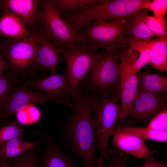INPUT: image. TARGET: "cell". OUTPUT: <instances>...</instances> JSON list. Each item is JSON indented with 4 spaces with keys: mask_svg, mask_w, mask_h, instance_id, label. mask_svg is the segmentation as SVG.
I'll return each instance as SVG.
<instances>
[{
    "mask_svg": "<svg viewBox=\"0 0 167 167\" xmlns=\"http://www.w3.org/2000/svg\"><path fill=\"white\" fill-rule=\"evenodd\" d=\"M92 95L78 87L69 108L71 115L61 124L62 141L77 156L83 167H97L95 131L92 122Z\"/></svg>",
    "mask_w": 167,
    "mask_h": 167,
    "instance_id": "6da1fadb",
    "label": "cell"
},
{
    "mask_svg": "<svg viewBox=\"0 0 167 167\" xmlns=\"http://www.w3.org/2000/svg\"><path fill=\"white\" fill-rule=\"evenodd\" d=\"M92 95V122L96 145L100 153L97 167H103L105 161H109L111 159L108 146L111 137L117 129L116 125L121 118V106L118 101V94Z\"/></svg>",
    "mask_w": 167,
    "mask_h": 167,
    "instance_id": "7a4b0ae2",
    "label": "cell"
},
{
    "mask_svg": "<svg viewBox=\"0 0 167 167\" xmlns=\"http://www.w3.org/2000/svg\"><path fill=\"white\" fill-rule=\"evenodd\" d=\"M150 1L100 0L96 3L85 5L77 11L65 15V19L79 34L92 21L124 19L143 10L142 7Z\"/></svg>",
    "mask_w": 167,
    "mask_h": 167,
    "instance_id": "3957f363",
    "label": "cell"
},
{
    "mask_svg": "<svg viewBox=\"0 0 167 167\" xmlns=\"http://www.w3.org/2000/svg\"><path fill=\"white\" fill-rule=\"evenodd\" d=\"M126 25L123 19L92 21L81 32L84 43L97 51L100 49L115 53L124 50L128 45Z\"/></svg>",
    "mask_w": 167,
    "mask_h": 167,
    "instance_id": "277c9868",
    "label": "cell"
},
{
    "mask_svg": "<svg viewBox=\"0 0 167 167\" xmlns=\"http://www.w3.org/2000/svg\"><path fill=\"white\" fill-rule=\"evenodd\" d=\"M117 58L114 53L103 50L78 87L92 95L113 96L120 91V78Z\"/></svg>",
    "mask_w": 167,
    "mask_h": 167,
    "instance_id": "5b68a950",
    "label": "cell"
},
{
    "mask_svg": "<svg viewBox=\"0 0 167 167\" xmlns=\"http://www.w3.org/2000/svg\"><path fill=\"white\" fill-rule=\"evenodd\" d=\"M40 25L29 37L22 39L4 37L0 42L7 67L11 71L25 72L37 68L36 62Z\"/></svg>",
    "mask_w": 167,
    "mask_h": 167,
    "instance_id": "8992f818",
    "label": "cell"
},
{
    "mask_svg": "<svg viewBox=\"0 0 167 167\" xmlns=\"http://www.w3.org/2000/svg\"><path fill=\"white\" fill-rule=\"evenodd\" d=\"M39 24L50 41L59 49L84 43L82 33L77 34L63 18L51 0H41Z\"/></svg>",
    "mask_w": 167,
    "mask_h": 167,
    "instance_id": "52a82bcc",
    "label": "cell"
},
{
    "mask_svg": "<svg viewBox=\"0 0 167 167\" xmlns=\"http://www.w3.org/2000/svg\"><path fill=\"white\" fill-rule=\"evenodd\" d=\"M57 49L66 63L69 92L73 98L79 83L95 64L99 53L85 44Z\"/></svg>",
    "mask_w": 167,
    "mask_h": 167,
    "instance_id": "ba28073f",
    "label": "cell"
},
{
    "mask_svg": "<svg viewBox=\"0 0 167 167\" xmlns=\"http://www.w3.org/2000/svg\"><path fill=\"white\" fill-rule=\"evenodd\" d=\"M166 94L147 91L138 84L133 109L129 116L132 123L146 122L167 108Z\"/></svg>",
    "mask_w": 167,
    "mask_h": 167,
    "instance_id": "9c48e42d",
    "label": "cell"
},
{
    "mask_svg": "<svg viewBox=\"0 0 167 167\" xmlns=\"http://www.w3.org/2000/svg\"><path fill=\"white\" fill-rule=\"evenodd\" d=\"M52 103L55 104L54 101L43 92L21 85L12 92L0 108V118L6 119L30 105Z\"/></svg>",
    "mask_w": 167,
    "mask_h": 167,
    "instance_id": "30bf717a",
    "label": "cell"
},
{
    "mask_svg": "<svg viewBox=\"0 0 167 167\" xmlns=\"http://www.w3.org/2000/svg\"><path fill=\"white\" fill-rule=\"evenodd\" d=\"M68 81L65 71L60 74H52L43 78L27 80L24 84L45 93L53 99L56 104H65L69 108L72 98L69 92Z\"/></svg>",
    "mask_w": 167,
    "mask_h": 167,
    "instance_id": "8fae6325",
    "label": "cell"
},
{
    "mask_svg": "<svg viewBox=\"0 0 167 167\" xmlns=\"http://www.w3.org/2000/svg\"><path fill=\"white\" fill-rule=\"evenodd\" d=\"M41 0H0L1 13L11 12L19 17L31 32L39 25Z\"/></svg>",
    "mask_w": 167,
    "mask_h": 167,
    "instance_id": "7c38bea8",
    "label": "cell"
},
{
    "mask_svg": "<svg viewBox=\"0 0 167 167\" xmlns=\"http://www.w3.org/2000/svg\"><path fill=\"white\" fill-rule=\"evenodd\" d=\"M39 140L44 148L41 167H83L75 155L64 151L50 135L42 134Z\"/></svg>",
    "mask_w": 167,
    "mask_h": 167,
    "instance_id": "4fadbf2b",
    "label": "cell"
},
{
    "mask_svg": "<svg viewBox=\"0 0 167 167\" xmlns=\"http://www.w3.org/2000/svg\"><path fill=\"white\" fill-rule=\"evenodd\" d=\"M57 49L50 41L45 29L40 25L36 56L37 68L42 71L50 69L52 74H56L58 64L63 60L59 56Z\"/></svg>",
    "mask_w": 167,
    "mask_h": 167,
    "instance_id": "5bb4252c",
    "label": "cell"
},
{
    "mask_svg": "<svg viewBox=\"0 0 167 167\" xmlns=\"http://www.w3.org/2000/svg\"><path fill=\"white\" fill-rule=\"evenodd\" d=\"M112 143L117 149L126 154L139 158H147L158 152L150 149L143 140L136 136L122 133L117 128L113 135Z\"/></svg>",
    "mask_w": 167,
    "mask_h": 167,
    "instance_id": "9a60e30c",
    "label": "cell"
},
{
    "mask_svg": "<svg viewBox=\"0 0 167 167\" xmlns=\"http://www.w3.org/2000/svg\"><path fill=\"white\" fill-rule=\"evenodd\" d=\"M0 18V36L22 39L30 36L31 32L22 20L13 13L4 12Z\"/></svg>",
    "mask_w": 167,
    "mask_h": 167,
    "instance_id": "2e32d148",
    "label": "cell"
},
{
    "mask_svg": "<svg viewBox=\"0 0 167 167\" xmlns=\"http://www.w3.org/2000/svg\"><path fill=\"white\" fill-rule=\"evenodd\" d=\"M148 11V9L140 10L124 19L126 22V36L128 41L152 40L153 36L144 20V15Z\"/></svg>",
    "mask_w": 167,
    "mask_h": 167,
    "instance_id": "e0dca14e",
    "label": "cell"
},
{
    "mask_svg": "<svg viewBox=\"0 0 167 167\" xmlns=\"http://www.w3.org/2000/svg\"><path fill=\"white\" fill-rule=\"evenodd\" d=\"M138 84L136 74H134L127 78L120 88L122 110L118 128L121 127L123 121L132 113Z\"/></svg>",
    "mask_w": 167,
    "mask_h": 167,
    "instance_id": "ac0fdd59",
    "label": "cell"
},
{
    "mask_svg": "<svg viewBox=\"0 0 167 167\" xmlns=\"http://www.w3.org/2000/svg\"><path fill=\"white\" fill-rule=\"evenodd\" d=\"M136 75L138 84L144 90L154 93H167L166 77L158 74H151L148 71Z\"/></svg>",
    "mask_w": 167,
    "mask_h": 167,
    "instance_id": "d6986e66",
    "label": "cell"
},
{
    "mask_svg": "<svg viewBox=\"0 0 167 167\" xmlns=\"http://www.w3.org/2000/svg\"><path fill=\"white\" fill-rule=\"evenodd\" d=\"M152 56L149 64L161 72L167 71V37L152 40Z\"/></svg>",
    "mask_w": 167,
    "mask_h": 167,
    "instance_id": "ffe728a7",
    "label": "cell"
},
{
    "mask_svg": "<svg viewBox=\"0 0 167 167\" xmlns=\"http://www.w3.org/2000/svg\"><path fill=\"white\" fill-rule=\"evenodd\" d=\"M152 40L149 41L128 40L129 47L139 53L132 67L131 74H136L143 66L149 63L152 56Z\"/></svg>",
    "mask_w": 167,
    "mask_h": 167,
    "instance_id": "44dd1931",
    "label": "cell"
},
{
    "mask_svg": "<svg viewBox=\"0 0 167 167\" xmlns=\"http://www.w3.org/2000/svg\"><path fill=\"white\" fill-rule=\"evenodd\" d=\"M122 50L114 53L117 60L121 62L118 65L120 78V88L126 79L131 74L132 67L139 53L129 47Z\"/></svg>",
    "mask_w": 167,
    "mask_h": 167,
    "instance_id": "7402d4cb",
    "label": "cell"
},
{
    "mask_svg": "<svg viewBox=\"0 0 167 167\" xmlns=\"http://www.w3.org/2000/svg\"><path fill=\"white\" fill-rule=\"evenodd\" d=\"M41 144L39 140L28 142L19 138L11 140L0 147L1 157L4 158L15 157L25 151Z\"/></svg>",
    "mask_w": 167,
    "mask_h": 167,
    "instance_id": "603a6c76",
    "label": "cell"
},
{
    "mask_svg": "<svg viewBox=\"0 0 167 167\" xmlns=\"http://www.w3.org/2000/svg\"><path fill=\"white\" fill-rule=\"evenodd\" d=\"M120 132L139 137L143 140L148 139L160 142L167 141V130H158L146 127L129 126L118 128Z\"/></svg>",
    "mask_w": 167,
    "mask_h": 167,
    "instance_id": "cb8c5ba5",
    "label": "cell"
},
{
    "mask_svg": "<svg viewBox=\"0 0 167 167\" xmlns=\"http://www.w3.org/2000/svg\"><path fill=\"white\" fill-rule=\"evenodd\" d=\"M144 20L153 36L160 39L167 37V22L164 16L155 17L150 15L148 11L144 15Z\"/></svg>",
    "mask_w": 167,
    "mask_h": 167,
    "instance_id": "d4e9b609",
    "label": "cell"
},
{
    "mask_svg": "<svg viewBox=\"0 0 167 167\" xmlns=\"http://www.w3.org/2000/svg\"><path fill=\"white\" fill-rule=\"evenodd\" d=\"M62 15L78 11L84 6L96 3L100 0H51Z\"/></svg>",
    "mask_w": 167,
    "mask_h": 167,
    "instance_id": "484cf974",
    "label": "cell"
},
{
    "mask_svg": "<svg viewBox=\"0 0 167 167\" xmlns=\"http://www.w3.org/2000/svg\"><path fill=\"white\" fill-rule=\"evenodd\" d=\"M18 82L16 74L13 71L0 75V108L6 102Z\"/></svg>",
    "mask_w": 167,
    "mask_h": 167,
    "instance_id": "4316f807",
    "label": "cell"
},
{
    "mask_svg": "<svg viewBox=\"0 0 167 167\" xmlns=\"http://www.w3.org/2000/svg\"><path fill=\"white\" fill-rule=\"evenodd\" d=\"M36 146L11 158L12 161H10L11 167H35L38 153Z\"/></svg>",
    "mask_w": 167,
    "mask_h": 167,
    "instance_id": "83f0119b",
    "label": "cell"
},
{
    "mask_svg": "<svg viewBox=\"0 0 167 167\" xmlns=\"http://www.w3.org/2000/svg\"><path fill=\"white\" fill-rule=\"evenodd\" d=\"M24 130L18 123L12 122L0 129V144L1 145L13 139L23 138Z\"/></svg>",
    "mask_w": 167,
    "mask_h": 167,
    "instance_id": "f1b7e54d",
    "label": "cell"
},
{
    "mask_svg": "<svg viewBox=\"0 0 167 167\" xmlns=\"http://www.w3.org/2000/svg\"><path fill=\"white\" fill-rule=\"evenodd\" d=\"M16 113L18 121L23 123L28 122H35L40 116L39 111L34 105L28 106L19 111Z\"/></svg>",
    "mask_w": 167,
    "mask_h": 167,
    "instance_id": "f546056e",
    "label": "cell"
},
{
    "mask_svg": "<svg viewBox=\"0 0 167 167\" xmlns=\"http://www.w3.org/2000/svg\"><path fill=\"white\" fill-rule=\"evenodd\" d=\"M109 153L110 160L103 167H127L129 158L122 152L113 150L111 148Z\"/></svg>",
    "mask_w": 167,
    "mask_h": 167,
    "instance_id": "4dcf8cb0",
    "label": "cell"
},
{
    "mask_svg": "<svg viewBox=\"0 0 167 167\" xmlns=\"http://www.w3.org/2000/svg\"><path fill=\"white\" fill-rule=\"evenodd\" d=\"M146 127L155 130H167V108L153 117Z\"/></svg>",
    "mask_w": 167,
    "mask_h": 167,
    "instance_id": "1f68e13d",
    "label": "cell"
},
{
    "mask_svg": "<svg viewBox=\"0 0 167 167\" xmlns=\"http://www.w3.org/2000/svg\"><path fill=\"white\" fill-rule=\"evenodd\" d=\"M142 9L150 10L155 17L164 16L167 10V0H151L142 7Z\"/></svg>",
    "mask_w": 167,
    "mask_h": 167,
    "instance_id": "d6a6232c",
    "label": "cell"
},
{
    "mask_svg": "<svg viewBox=\"0 0 167 167\" xmlns=\"http://www.w3.org/2000/svg\"><path fill=\"white\" fill-rule=\"evenodd\" d=\"M136 167H167V164L156 161L152 155H150L147 158L143 164Z\"/></svg>",
    "mask_w": 167,
    "mask_h": 167,
    "instance_id": "836d02e7",
    "label": "cell"
},
{
    "mask_svg": "<svg viewBox=\"0 0 167 167\" xmlns=\"http://www.w3.org/2000/svg\"><path fill=\"white\" fill-rule=\"evenodd\" d=\"M3 54L0 52V75L2 74L4 70L7 68Z\"/></svg>",
    "mask_w": 167,
    "mask_h": 167,
    "instance_id": "e575fe53",
    "label": "cell"
},
{
    "mask_svg": "<svg viewBox=\"0 0 167 167\" xmlns=\"http://www.w3.org/2000/svg\"><path fill=\"white\" fill-rule=\"evenodd\" d=\"M0 167H11L9 162L6 161L5 158L1 157L0 159Z\"/></svg>",
    "mask_w": 167,
    "mask_h": 167,
    "instance_id": "d590c367",
    "label": "cell"
},
{
    "mask_svg": "<svg viewBox=\"0 0 167 167\" xmlns=\"http://www.w3.org/2000/svg\"><path fill=\"white\" fill-rule=\"evenodd\" d=\"M2 49V46L1 42L0 41V52L1 51Z\"/></svg>",
    "mask_w": 167,
    "mask_h": 167,
    "instance_id": "8d00e7d4",
    "label": "cell"
},
{
    "mask_svg": "<svg viewBox=\"0 0 167 167\" xmlns=\"http://www.w3.org/2000/svg\"><path fill=\"white\" fill-rule=\"evenodd\" d=\"M1 157V155H0V159Z\"/></svg>",
    "mask_w": 167,
    "mask_h": 167,
    "instance_id": "74e56055",
    "label": "cell"
}]
</instances>
